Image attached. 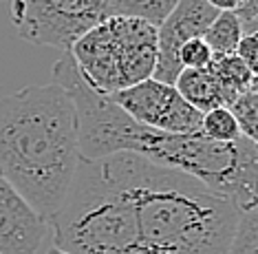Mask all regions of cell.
I'll return each instance as SVG.
<instances>
[{
  "mask_svg": "<svg viewBox=\"0 0 258 254\" xmlns=\"http://www.w3.org/2000/svg\"><path fill=\"white\" fill-rule=\"evenodd\" d=\"M53 82L67 88L75 104L82 159L133 153L157 166L195 177L243 212L256 208L258 148L254 139L240 137L223 144L201 133L177 135L144 126L121 111L110 95L93 91L82 80L71 53H64L55 62Z\"/></svg>",
  "mask_w": 258,
  "mask_h": 254,
  "instance_id": "1",
  "label": "cell"
},
{
  "mask_svg": "<svg viewBox=\"0 0 258 254\" xmlns=\"http://www.w3.org/2000/svg\"><path fill=\"white\" fill-rule=\"evenodd\" d=\"M82 162L78 113L57 82L0 99V177L49 221Z\"/></svg>",
  "mask_w": 258,
  "mask_h": 254,
  "instance_id": "2",
  "label": "cell"
},
{
  "mask_svg": "<svg viewBox=\"0 0 258 254\" xmlns=\"http://www.w3.org/2000/svg\"><path fill=\"white\" fill-rule=\"evenodd\" d=\"M131 194L144 254H225L243 210L195 177L133 153L106 157Z\"/></svg>",
  "mask_w": 258,
  "mask_h": 254,
  "instance_id": "3",
  "label": "cell"
},
{
  "mask_svg": "<svg viewBox=\"0 0 258 254\" xmlns=\"http://www.w3.org/2000/svg\"><path fill=\"white\" fill-rule=\"evenodd\" d=\"M53 247L69 254H144L137 212L106 157L82 159L49 221Z\"/></svg>",
  "mask_w": 258,
  "mask_h": 254,
  "instance_id": "4",
  "label": "cell"
},
{
  "mask_svg": "<svg viewBox=\"0 0 258 254\" xmlns=\"http://www.w3.org/2000/svg\"><path fill=\"white\" fill-rule=\"evenodd\" d=\"M69 53L93 91L113 95L152 78L157 27L135 18L110 16L82 35Z\"/></svg>",
  "mask_w": 258,
  "mask_h": 254,
  "instance_id": "5",
  "label": "cell"
},
{
  "mask_svg": "<svg viewBox=\"0 0 258 254\" xmlns=\"http://www.w3.org/2000/svg\"><path fill=\"white\" fill-rule=\"evenodd\" d=\"M108 0H14L11 22L22 40L36 46H71L106 18Z\"/></svg>",
  "mask_w": 258,
  "mask_h": 254,
  "instance_id": "6",
  "label": "cell"
},
{
  "mask_svg": "<svg viewBox=\"0 0 258 254\" xmlns=\"http://www.w3.org/2000/svg\"><path fill=\"white\" fill-rule=\"evenodd\" d=\"M113 102L135 122L161 133L195 135L201 133L203 113L181 97L174 84L148 78L139 84L113 93Z\"/></svg>",
  "mask_w": 258,
  "mask_h": 254,
  "instance_id": "7",
  "label": "cell"
},
{
  "mask_svg": "<svg viewBox=\"0 0 258 254\" xmlns=\"http://www.w3.org/2000/svg\"><path fill=\"white\" fill-rule=\"evenodd\" d=\"M216 14L219 11L205 0H179L166 20L157 27V62L152 78L174 84L177 75L183 71L179 64V49L187 40L203 38Z\"/></svg>",
  "mask_w": 258,
  "mask_h": 254,
  "instance_id": "8",
  "label": "cell"
},
{
  "mask_svg": "<svg viewBox=\"0 0 258 254\" xmlns=\"http://www.w3.org/2000/svg\"><path fill=\"white\" fill-rule=\"evenodd\" d=\"M46 230L49 223L0 177V254H33L42 245Z\"/></svg>",
  "mask_w": 258,
  "mask_h": 254,
  "instance_id": "9",
  "label": "cell"
},
{
  "mask_svg": "<svg viewBox=\"0 0 258 254\" xmlns=\"http://www.w3.org/2000/svg\"><path fill=\"white\" fill-rule=\"evenodd\" d=\"M174 88L199 113L227 106V95L208 69H183L174 80Z\"/></svg>",
  "mask_w": 258,
  "mask_h": 254,
  "instance_id": "10",
  "label": "cell"
},
{
  "mask_svg": "<svg viewBox=\"0 0 258 254\" xmlns=\"http://www.w3.org/2000/svg\"><path fill=\"white\" fill-rule=\"evenodd\" d=\"M205 69L212 73V78L219 82L223 93L227 95V104L238 93L256 86V73L240 60L236 53H225V56L212 53V60H210V64Z\"/></svg>",
  "mask_w": 258,
  "mask_h": 254,
  "instance_id": "11",
  "label": "cell"
},
{
  "mask_svg": "<svg viewBox=\"0 0 258 254\" xmlns=\"http://www.w3.org/2000/svg\"><path fill=\"white\" fill-rule=\"evenodd\" d=\"M177 3L179 0H108L106 18H135L152 27H159Z\"/></svg>",
  "mask_w": 258,
  "mask_h": 254,
  "instance_id": "12",
  "label": "cell"
},
{
  "mask_svg": "<svg viewBox=\"0 0 258 254\" xmlns=\"http://www.w3.org/2000/svg\"><path fill=\"white\" fill-rule=\"evenodd\" d=\"M240 38H243V29H240V22L234 16V11H219L203 33V42L210 46V51L219 53V56L236 51Z\"/></svg>",
  "mask_w": 258,
  "mask_h": 254,
  "instance_id": "13",
  "label": "cell"
},
{
  "mask_svg": "<svg viewBox=\"0 0 258 254\" xmlns=\"http://www.w3.org/2000/svg\"><path fill=\"white\" fill-rule=\"evenodd\" d=\"M201 135H205V137L212 141H223V144H230V141L245 137L227 106H219V109H212V111H208V113H203Z\"/></svg>",
  "mask_w": 258,
  "mask_h": 254,
  "instance_id": "14",
  "label": "cell"
},
{
  "mask_svg": "<svg viewBox=\"0 0 258 254\" xmlns=\"http://www.w3.org/2000/svg\"><path fill=\"white\" fill-rule=\"evenodd\" d=\"M227 109H230V113L234 115V120H236L240 133L247 139L256 141V135H258V88L251 86L247 91L238 93V95L227 104Z\"/></svg>",
  "mask_w": 258,
  "mask_h": 254,
  "instance_id": "15",
  "label": "cell"
},
{
  "mask_svg": "<svg viewBox=\"0 0 258 254\" xmlns=\"http://www.w3.org/2000/svg\"><path fill=\"white\" fill-rule=\"evenodd\" d=\"M225 254H258V215L254 210H245L238 219L236 232L230 241Z\"/></svg>",
  "mask_w": 258,
  "mask_h": 254,
  "instance_id": "16",
  "label": "cell"
},
{
  "mask_svg": "<svg viewBox=\"0 0 258 254\" xmlns=\"http://www.w3.org/2000/svg\"><path fill=\"white\" fill-rule=\"evenodd\" d=\"M212 60V51L203 42V38H192L179 49L181 69H205Z\"/></svg>",
  "mask_w": 258,
  "mask_h": 254,
  "instance_id": "17",
  "label": "cell"
},
{
  "mask_svg": "<svg viewBox=\"0 0 258 254\" xmlns=\"http://www.w3.org/2000/svg\"><path fill=\"white\" fill-rule=\"evenodd\" d=\"M234 16L238 18L243 35L258 31V0H243V3L234 9Z\"/></svg>",
  "mask_w": 258,
  "mask_h": 254,
  "instance_id": "18",
  "label": "cell"
},
{
  "mask_svg": "<svg viewBox=\"0 0 258 254\" xmlns=\"http://www.w3.org/2000/svg\"><path fill=\"white\" fill-rule=\"evenodd\" d=\"M236 56L243 60L247 67L256 73V67H258V38L256 33H249V35H243L236 44Z\"/></svg>",
  "mask_w": 258,
  "mask_h": 254,
  "instance_id": "19",
  "label": "cell"
},
{
  "mask_svg": "<svg viewBox=\"0 0 258 254\" xmlns=\"http://www.w3.org/2000/svg\"><path fill=\"white\" fill-rule=\"evenodd\" d=\"M205 3L216 11H234L243 0H205Z\"/></svg>",
  "mask_w": 258,
  "mask_h": 254,
  "instance_id": "20",
  "label": "cell"
},
{
  "mask_svg": "<svg viewBox=\"0 0 258 254\" xmlns=\"http://www.w3.org/2000/svg\"><path fill=\"white\" fill-rule=\"evenodd\" d=\"M46 254H69V252H62V250H57V247L51 245V247H49V252H46Z\"/></svg>",
  "mask_w": 258,
  "mask_h": 254,
  "instance_id": "21",
  "label": "cell"
},
{
  "mask_svg": "<svg viewBox=\"0 0 258 254\" xmlns=\"http://www.w3.org/2000/svg\"><path fill=\"white\" fill-rule=\"evenodd\" d=\"M0 3H3V0H0Z\"/></svg>",
  "mask_w": 258,
  "mask_h": 254,
  "instance_id": "22",
  "label": "cell"
}]
</instances>
